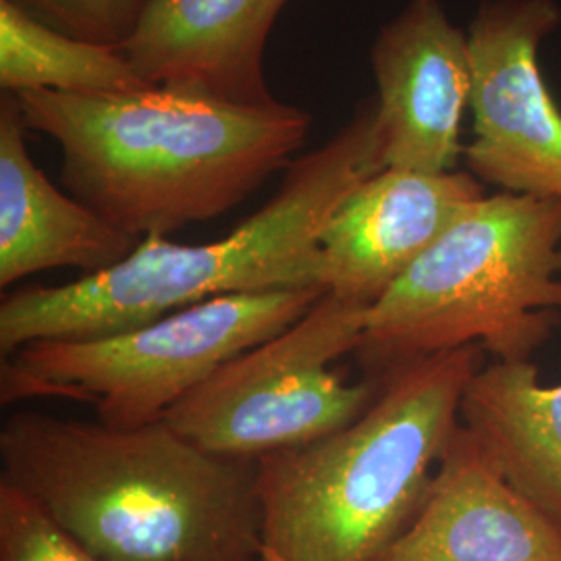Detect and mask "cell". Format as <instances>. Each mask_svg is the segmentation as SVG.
<instances>
[{
    "label": "cell",
    "instance_id": "obj_2",
    "mask_svg": "<svg viewBox=\"0 0 561 561\" xmlns=\"http://www.w3.org/2000/svg\"><path fill=\"white\" fill-rule=\"evenodd\" d=\"M15 96L27 127L59 144L71 196L140 241L229 213L310 129V115L283 102L241 106L164 88Z\"/></svg>",
    "mask_w": 561,
    "mask_h": 561
},
{
    "label": "cell",
    "instance_id": "obj_5",
    "mask_svg": "<svg viewBox=\"0 0 561 561\" xmlns=\"http://www.w3.org/2000/svg\"><path fill=\"white\" fill-rule=\"evenodd\" d=\"M560 256L561 201L484 196L368 308L356 354L377 379L477 341L528 362L560 322Z\"/></svg>",
    "mask_w": 561,
    "mask_h": 561
},
{
    "label": "cell",
    "instance_id": "obj_1",
    "mask_svg": "<svg viewBox=\"0 0 561 561\" xmlns=\"http://www.w3.org/2000/svg\"><path fill=\"white\" fill-rule=\"evenodd\" d=\"M0 481L108 561H256V461L208 454L167 422L136 428L18 412Z\"/></svg>",
    "mask_w": 561,
    "mask_h": 561
},
{
    "label": "cell",
    "instance_id": "obj_6",
    "mask_svg": "<svg viewBox=\"0 0 561 561\" xmlns=\"http://www.w3.org/2000/svg\"><path fill=\"white\" fill-rule=\"evenodd\" d=\"M324 294L217 296L113 335L36 341L4 356L0 398L85 401L104 424H154L222 364L291 327Z\"/></svg>",
    "mask_w": 561,
    "mask_h": 561
},
{
    "label": "cell",
    "instance_id": "obj_9",
    "mask_svg": "<svg viewBox=\"0 0 561 561\" xmlns=\"http://www.w3.org/2000/svg\"><path fill=\"white\" fill-rule=\"evenodd\" d=\"M385 167L447 173L461 148V119L472 96L468 34L442 0H410L370 50Z\"/></svg>",
    "mask_w": 561,
    "mask_h": 561
},
{
    "label": "cell",
    "instance_id": "obj_14",
    "mask_svg": "<svg viewBox=\"0 0 561 561\" xmlns=\"http://www.w3.org/2000/svg\"><path fill=\"white\" fill-rule=\"evenodd\" d=\"M461 426L505 481L561 528V382L542 385L533 362H493L470 379Z\"/></svg>",
    "mask_w": 561,
    "mask_h": 561
},
{
    "label": "cell",
    "instance_id": "obj_3",
    "mask_svg": "<svg viewBox=\"0 0 561 561\" xmlns=\"http://www.w3.org/2000/svg\"><path fill=\"white\" fill-rule=\"evenodd\" d=\"M385 167L377 102L321 148L287 164L279 192L222 240L140 241L129 259L59 287L18 289L0 304V350L129 331L217 296L324 289L321 236L347 196Z\"/></svg>",
    "mask_w": 561,
    "mask_h": 561
},
{
    "label": "cell",
    "instance_id": "obj_13",
    "mask_svg": "<svg viewBox=\"0 0 561 561\" xmlns=\"http://www.w3.org/2000/svg\"><path fill=\"white\" fill-rule=\"evenodd\" d=\"M15 94L0 101V285L53 268L99 275L134 254L140 240L55 187L27 150Z\"/></svg>",
    "mask_w": 561,
    "mask_h": 561
},
{
    "label": "cell",
    "instance_id": "obj_7",
    "mask_svg": "<svg viewBox=\"0 0 561 561\" xmlns=\"http://www.w3.org/2000/svg\"><path fill=\"white\" fill-rule=\"evenodd\" d=\"M368 304L324 294L301 319L222 364L175 403L164 422L204 451L261 460L352 424L379 393L333 364L358 352Z\"/></svg>",
    "mask_w": 561,
    "mask_h": 561
},
{
    "label": "cell",
    "instance_id": "obj_4",
    "mask_svg": "<svg viewBox=\"0 0 561 561\" xmlns=\"http://www.w3.org/2000/svg\"><path fill=\"white\" fill-rule=\"evenodd\" d=\"M482 360L472 343L403 364L360 419L256 460V561L381 560L419 516Z\"/></svg>",
    "mask_w": 561,
    "mask_h": 561
},
{
    "label": "cell",
    "instance_id": "obj_8",
    "mask_svg": "<svg viewBox=\"0 0 561 561\" xmlns=\"http://www.w3.org/2000/svg\"><path fill=\"white\" fill-rule=\"evenodd\" d=\"M560 21L553 0H486L468 32L474 141L463 159L507 194L561 201V111L539 65Z\"/></svg>",
    "mask_w": 561,
    "mask_h": 561
},
{
    "label": "cell",
    "instance_id": "obj_18",
    "mask_svg": "<svg viewBox=\"0 0 561 561\" xmlns=\"http://www.w3.org/2000/svg\"><path fill=\"white\" fill-rule=\"evenodd\" d=\"M560 266H561V256H560Z\"/></svg>",
    "mask_w": 561,
    "mask_h": 561
},
{
    "label": "cell",
    "instance_id": "obj_11",
    "mask_svg": "<svg viewBox=\"0 0 561 561\" xmlns=\"http://www.w3.org/2000/svg\"><path fill=\"white\" fill-rule=\"evenodd\" d=\"M289 0H146L121 53L146 85L271 106L264 46Z\"/></svg>",
    "mask_w": 561,
    "mask_h": 561
},
{
    "label": "cell",
    "instance_id": "obj_10",
    "mask_svg": "<svg viewBox=\"0 0 561 561\" xmlns=\"http://www.w3.org/2000/svg\"><path fill=\"white\" fill-rule=\"evenodd\" d=\"M482 198L472 173L382 169L322 231L327 294L373 306Z\"/></svg>",
    "mask_w": 561,
    "mask_h": 561
},
{
    "label": "cell",
    "instance_id": "obj_17",
    "mask_svg": "<svg viewBox=\"0 0 561 561\" xmlns=\"http://www.w3.org/2000/svg\"><path fill=\"white\" fill-rule=\"evenodd\" d=\"M34 18L81 41L121 48L146 0H11Z\"/></svg>",
    "mask_w": 561,
    "mask_h": 561
},
{
    "label": "cell",
    "instance_id": "obj_16",
    "mask_svg": "<svg viewBox=\"0 0 561 561\" xmlns=\"http://www.w3.org/2000/svg\"><path fill=\"white\" fill-rule=\"evenodd\" d=\"M0 561H108L67 533L41 503L0 481Z\"/></svg>",
    "mask_w": 561,
    "mask_h": 561
},
{
    "label": "cell",
    "instance_id": "obj_12",
    "mask_svg": "<svg viewBox=\"0 0 561 561\" xmlns=\"http://www.w3.org/2000/svg\"><path fill=\"white\" fill-rule=\"evenodd\" d=\"M379 561H561V528L460 424L419 516Z\"/></svg>",
    "mask_w": 561,
    "mask_h": 561
},
{
    "label": "cell",
    "instance_id": "obj_15",
    "mask_svg": "<svg viewBox=\"0 0 561 561\" xmlns=\"http://www.w3.org/2000/svg\"><path fill=\"white\" fill-rule=\"evenodd\" d=\"M0 85L9 94H127L148 90L119 48L81 41L0 0Z\"/></svg>",
    "mask_w": 561,
    "mask_h": 561
}]
</instances>
